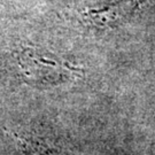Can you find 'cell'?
<instances>
[{
  "label": "cell",
  "instance_id": "6da1fadb",
  "mask_svg": "<svg viewBox=\"0 0 155 155\" xmlns=\"http://www.w3.org/2000/svg\"><path fill=\"white\" fill-rule=\"evenodd\" d=\"M144 0H107L89 8L85 18L98 29L114 28L127 21Z\"/></svg>",
  "mask_w": 155,
  "mask_h": 155
},
{
  "label": "cell",
  "instance_id": "7a4b0ae2",
  "mask_svg": "<svg viewBox=\"0 0 155 155\" xmlns=\"http://www.w3.org/2000/svg\"><path fill=\"white\" fill-rule=\"evenodd\" d=\"M32 63H24V69L30 78L36 83H55L60 82L70 72L71 69H66L63 64L46 58H30Z\"/></svg>",
  "mask_w": 155,
  "mask_h": 155
}]
</instances>
